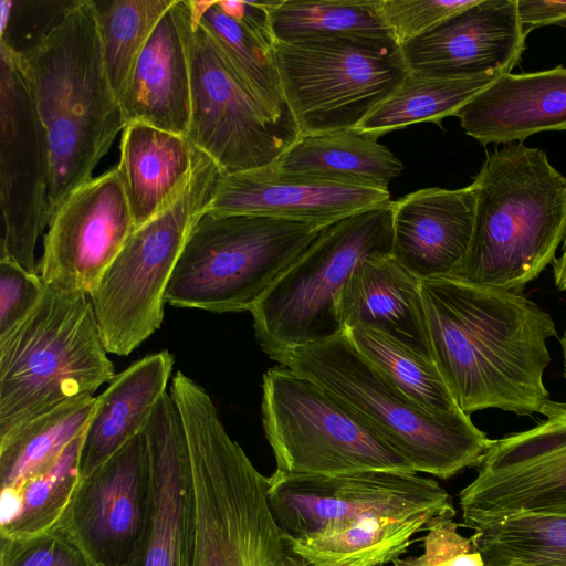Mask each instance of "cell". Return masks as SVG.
Instances as JSON below:
<instances>
[{
	"label": "cell",
	"mask_w": 566,
	"mask_h": 566,
	"mask_svg": "<svg viewBox=\"0 0 566 566\" xmlns=\"http://www.w3.org/2000/svg\"><path fill=\"white\" fill-rule=\"evenodd\" d=\"M421 291L432 358L460 410L541 413L552 316L522 293L450 276Z\"/></svg>",
	"instance_id": "obj_1"
},
{
	"label": "cell",
	"mask_w": 566,
	"mask_h": 566,
	"mask_svg": "<svg viewBox=\"0 0 566 566\" xmlns=\"http://www.w3.org/2000/svg\"><path fill=\"white\" fill-rule=\"evenodd\" d=\"M18 56L48 139L49 224L59 205L93 178L125 127L103 61L94 0H75L40 44Z\"/></svg>",
	"instance_id": "obj_2"
},
{
	"label": "cell",
	"mask_w": 566,
	"mask_h": 566,
	"mask_svg": "<svg viewBox=\"0 0 566 566\" xmlns=\"http://www.w3.org/2000/svg\"><path fill=\"white\" fill-rule=\"evenodd\" d=\"M193 489L189 566H312L293 549L271 511L269 478L227 432L209 394L188 384L174 394Z\"/></svg>",
	"instance_id": "obj_3"
},
{
	"label": "cell",
	"mask_w": 566,
	"mask_h": 566,
	"mask_svg": "<svg viewBox=\"0 0 566 566\" xmlns=\"http://www.w3.org/2000/svg\"><path fill=\"white\" fill-rule=\"evenodd\" d=\"M471 185L472 239L450 277L522 293L565 240L566 177L544 150L511 143L486 157Z\"/></svg>",
	"instance_id": "obj_4"
},
{
	"label": "cell",
	"mask_w": 566,
	"mask_h": 566,
	"mask_svg": "<svg viewBox=\"0 0 566 566\" xmlns=\"http://www.w3.org/2000/svg\"><path fill=\"white\" fill-rule=\"evenodd\" d=\"M268 356L328 390L417 473L449 479L480 465L493 442L461 410L433 413L421 407L364 357L344 332Z\"/></svg>",
	"instance_id": "obj_5"
},
{
	"label": "cell",
	"mask_w": 566,
	"mask_h": 566,
	"mask_svg": "<svg viewBox=\"0 0 566 566\" xmlns=\"http://www.w3.org/2000/svg\"><path fill=\"white\" fill-rule=\"evenodd\" d=\"M115 376L90 295L46 286L32 313L0 339V439L93 396Z\"/></svg>",
	"instance_id": "obj_6"
},
{
	"label": "cell",
	"mask_w": 566,
	"mask_h": 566,
	"mask_svg": "<svg viewBox=\"0 0 566 566\" xmlns=\"http://www.w3.org/2000/svg\"><path fill=\"white\" fill-rule=\"evenodd\" d=\"M326 227L205 211L180 252L165 303L213 313L251 311Z\"/></svg>",
	"instance_id": "obj_7"
},
{
	"label": "cell",
	"mask_w": 566,
	"mask_h": 566,
	"mask_svg": "<svg viewBox=\"0 0 566 566\" xmlns=\"http://www.w3.org/2000/svg\"><path fill=\"white\" fill-rule=\"evenodd\" d=\"M392 201L361 210L324 230L250 311L268 355L340 333L338 303L356 268L391 255Z\"/></svg>",
	"instance_id": "obj_8"
},
{
	"label": "cell",
	"mask_w": 566,
	"mask_h": 566,
	"mask_svg": "<svg viewBox=\"0 0 566 566\" xmlns=\"http://www.w3.org/2000/svg\"><path fill=\"white\" fill-rule=\"evenodd\" d=\"M222 170L197 148L178 199L136 228L90 297L107 353L125 356L161 325L165 292L190 230L210 205Z\"/></svg>",
	"instance_id": "obj_9"
},
{
	"label": "cell",
	"mask_w": 566,
	"mask_h": 566,
	"mask_svg": "<svg viewBox=\"0 0 566 566\" xmlns=\"http://www.w3.org/2000/svg\"><path fill=\"white\" fill-rule=\"evenodd\" d=\"M262 389V422L275 458V472L417 473L352 409L310 378L277 366L263 375Z\"/></svg>",
	"instance_id": "obj_10"
},
{
	"label": "cell",
	"mask_w": 566,
	"mask_h": 566,
	"mask_svg": "<svg viewBox=\"0 0 566 566\" xmlns=\"http://www.w3.org/2000/svg\"><path fill=\"white\" fill-rule=\"evenodd\" d=\"M274 56L300 136L355 128L409 73L392 38L275 42Z\"/></svg>",
	"instance_id": "obj_11"
},
{
	"label": "cell",
	"mask_w": 566,
	"mask_h": 566,
	"mask_svg": "<svg viewBox=\"0 0 566 566\" xmlns=\"http://www.w3.org/2000/svg\"><path fill=\"white\" fill-rule=\"evenodd\" d=\"M190 78L187 137L223 174L274 164L300 137L247 87L202 24L190 40Z\"/></svg>",
	"instance_id": "obj_12"
},
{
	"label": "cell",
	"mask_w": 566,
	"mask_h": 566,
	"mask_svg": "<svg viewBox=\"0 0 566 566\" xmlns=\"http://www.w3.org/2000/svg\"><path fill=\"white\" fill-rule=\"evenodd\" d=\"M268 497L277 526L290 541L374 516L455 515L449 493L437 481L400 471L333 475L274 471Z\"/></svg>",
	"instance_id": "obj_13"
},
{
	"label": "cell",
	"mask_w": 566,
	"mask_h": 566,
	"mask_svg": "<svg viewBox=\"0 0 566 566\" xmlns=\"http://www.w3.org/2000/svg\"><path fill=\"white\" fill-rule=\"evenodd\" d=\"M545 420L493 440L476 478L460 493L473 530L517 515L566 517V402L549 400Z\"/></svg>",
	"instance_id": "obj_14"
},
{
	"label": "cell",
	"mask_w": 566,
	"mask_h": 566,
	"mask_svg": "<svg viewBox=\"0 0 566 566\" xmlns=\"http://www.w3.org/2000/svg\"><path fill=\"white\" fill-rule=\"evenodd\" d=\"M50 157L19 56L0 44V254L38 272L35 248L48 228Z\"/></svg>",
	"instance_id": "obj_15"
},
{
	"label": "cell",
	"mask_w": 566,
	"mask_h": 566,
	"mask_svg": "<svg viewBox=\"0 0 566 566\" xmlns=\"http://www.w3.org/2000/svg\"><path fill=\"white\" fill-rule=\"evenodd\" d=\"M135 229L114 167L73 190L55 209L38 272L46 286L91 295Z\"/></svg>",
	"instance_id": "obj_16"
},
{
	"label": "cell",
	"mask_w": 566,
	"mask_h": 566,
	"mask_svg": "<svg viewBox=\"0 0 566 566\" xmlns=\"http://www.w3.org/2000/svg\"><path fill=\"white\" fill-rule=\"evenodd\" d=\"M150 468L144 433L82 479L61 526L92 566H125L144 532Z\"/></svg>",
	"instance_id": "obj_17"
},
{
	"label": "cell",
	"mask_w": 566,
	"mask_h": 566,
	"mask_svg": "<svg viewBox=\"0 0 566 566\" xmlns=\"http://www.w3.org/2000/svg\"><path fill=\"white\" fill-rule=\"evenodd\" d=\"M150 497L143 535L125 566H189L193 489L187 438L178 408L166 392L144 430Z\"/></svg>",
	"instance_id": "obj_18"
},
{
	"label": "cell",
	"mask_w": 566,
	"mask_h": 566,
	"mask_svg": "<svg viewBox=\"0 0 566 566\" xmlns=\"http://www.w3.org/2000/svg\"><path fill=\"white\" fill-rule=\"evenodd\" d=\"M525 39L517 0H476L400 48L409 72L475 77L510 73L522 57Z\"/></svg>",
	"instance_id": "obj_19"
},
{
	"label": "cell",
	"mask_w": 566,
	"mask_h": 566,
	"mask_svg": "<svg viewBox=\"0 0 566 566\" xmlns=\"http://www.w3.org/2000/svg\"><path fill=\"white\" fill-rule=\"evenodd\" d=\"M389 201L390 193L386 190L285 175L271 164L222 174L206 211L329 226Z\"/></svg>",
	"instance_id": "obj_20"
},
{
	"label": "cell",
	"mask_w": 566,
	"mask_h": 566,
	"mask_svg": "<svg viewBox=\"0 0 566 566\" xmlns=\"http://www.w3.org/2000/svg\"><path fill=\"white\" fill-rule=\"evenodd\" d=\"M192 31L188 0H175L142 50L119 98L125 125L142 123L187 136Z\"/></svg>",
	"instance_id": "obj_21"
},
{
	"label": "cell",
	"mask_w": 566,
	"mask_h": 566,
	"mask_svg": "<svg viewBox=\"0 0 566 566\" xmlns=\"http://www.w3.org/2000/svg\"><path fill=\"white\" fill-rule=\"evenodd\" d=\"M475 203L472 185L419 189L392 201L391 255L421 281L450 276L468 252Z\"/></svg>",
	"instance_id": "obj_22"
},
{
	"label": "cell",
	"mask_w": 566,
	"mask_h": 566,
	"mask_svg": "<svg viewBox=\"0 0 566 566\" xmlns=\"http://www.w3.org/2000/svg\"><path fill=\"white\" fill-rule=\"evenodd\" d=\"M483 146L523 143L546 130H566V67L504 73L454 115Z\"/></svg>",
	"instance_id": "obj_23"
},
{
	"label": "cell",
	"mask_w": 566,
	"mask_h": 566,
	"mask_svg": "<svg viewBox=\"0 0 566 566\" xmlns=\"http://www.w3.org/2000/svg\"><path fill=\"white\" fill-rule=\"evenodd\" d=\"M421 282L392 255L364 261L340 294L343 332L369 326L433 361Z\"/></svg>",
	"instance_id": "obj_24"
},
{
	"label": "cell",
	"mask_w": 566,
	"mask_h": 566,
	"mask_svg": "<svg viewBox=\"0 0 566 566\" xmlns=\"http://www.w3.org/2000/svg\"><path fill=\"white\" fill-rule=\"evenodd\" d=\"M172 367L174 356L167 350L147 355L117 374L96 397L83 434L81 480L144 432L155 407L167 392Z\"/></svg>",
	"instance_id": "obj_25"
},
{
	"label": "cell",
	"mask_w": 566,
	"mask_h": 566,
	"mask_svg": "<svg viewBox=\"0 0 566 566\" xmlns=\"http://www.w3.org/2000/svg\"><path fill=\"white\" fill-rule=\"evenodd\" d=\"M116 166L136 228L170 205L187 187L197 148L186 135L142 123L125 125Z\"/></svg>",
	"instance_id": "obj_26"
},
{
	"label": "cell",
	"mask_w": 566,
	"mask_h": 566,
	"mask_svg": "<svg viewBox=\"0 0 566 566\" xmlns=\"http://www.w3.org/2000/svg\"><path fill=\"white\" fill-rule=\"evenodd\" d=\"M377 140L355 128L304 135L274 166L285 175L389 191L403 165Z\"/></svg>",
	"instance_id": "obj_27"
},
{
	"label": "cell",
	"mask_w": 566,
	"mask_h": 566,
	"mask_svg": "<svg viewBox=\"0 0 566 566\" xmlns=\"http://www.w3.org/2000/svg\"><path fill=\"white\" fill-rule=\"evenodd\" d=\"M437 516H374L340 524L291 541L293 549L312 566H382L399 558Z\"/></svg>",
	"instance_id": "obj_28"
},
{
	"label": "cell",
	"mask_w": 566,
	"mask_h": 566,
	"mask_svg": "<svg viewBox=\"0 0 566 566\" xmlns=\"http://www.w3.org/2000/svg\"><path fill=\"white\" fill-rule=\"evenodd\" d=\"M83 434L52 464L17 486L1 490L0 537L24 538L61 526L81 482Z\"/></svg>",
	"instance_id": "obj_29"
},
{
	"label": "cell",
	"mask_w": 566,
	"mask_h": 566,
	"mask_svg": "<svg viewBox=\"0 0 566 566\" xmlns=\"http://www.w3.org/2000/svg\"><path fill=\"white\" fill-rule=\"evenodd\" d=\"M500 75L434 77L409 72L401 84L355 129L378 139L421 122L440 125Z\"/></svg>",
	"instance_id": "obj_30"
},
{
	"label": "cell",
	"mask_w": 566,
	"mask_h": 566,
	"mask_svg": "<svg viewBox=\"0 0 566 566\" xmlns=\"http://www.w3.org/2000/svg\"><path fill=\"white\" fill-rule=\"evenodd\" d=\"M96 398L62 405L0 439V489H10L56 461L84 433Z\"/></svg>",
	"instance_id": "obj_31"
},
{
	"label": "cell",
	"mask_w": 566,
	"mask_h": 566,
	"mask_svg": "<svg viewBox=\"0 0 566 566\" xmlns=\"http://www.w3.org/2000/svg\"><path fill=\"white\" fill-rule=\"evenodd\" d=\"M275 42L367 36L392 38L380 10L379 0L268 1Z\"/></svg>",
	"instance_id": "obj_32"
},
{
	"label": "cell",
	"mask_w": 566,
	"mask_h": 566,
	"mask_svg": "<svg viewBox=\"0 0 566 566\" xmlns=\"http://www.w3.org/2000/svg\"><path fill=\"white\" fill-rule=\"evenodd\" d=\"M200 24L255 97L281 123L298 130L283 94L274 50L265 48L249 30L222 12L217 1L205 13Z\"/></svg>",
	"instance_id": "obj_33"
},
{
	"label": "cell",
	"mask_w": 566,
	"mask_h": 566,
	"mask_svg": "<svg viewBox=\"0 0 566 566\" xmlns=\"http://www.w3.org/2000/svg\"><path fill=\"white\" fill-rule=\"evenodd\" d=\"M471 537L484 566H566V517L512 516Z\"/></svg>",
	"instance_id": "obj_34"
},
{
	"label": "cell",
	"mask_w": 566,
	"mask_h": 566,
	"mask_svg": "<svg viewBox=\"0 0 566 566\" xmlns=\"http://www.w3.org/2000/svg\"><path fill=\"white\" fill-rule=\"evenodd\" d=\"M344 333L353 346L402 391L433 413L460 411L434 361L365 325Z\"/></svg>",
	"instance_id": "obj_35"
},
{
	"label": "cell",
	"mask_w": 566,
	"mask_h": 566,
	"mask_svg": "<svg viewBox=\"0 0 566 566\" xmlns=\"http://www.w3.org/2000/svg\"><path fill=\"white\" fill-rule=\"evenodd\" d=\"M175 0H94L102 55L118 101L150 34Z\"/></svg>",
	"instance_id": "obj_36"
},
{
	"label": "cell",
	"mask_w": 566,
	"mask_h": 566,
	"mask_svg": "<svg viewBox=\"0 0 566 566\" xmlns=\"http://www.w3.org/2000/svg\"><path fill=\"white\" fill-rule=\"evenodd\" d=\"M75 0L0 1V44L22 54L40 44Z\"/></svg>",
	"instance_id": "obj_37"
},
{
	"label": "cell",
	"mask_w": 566,
	"mask_h": 566,
	"mask_svg": "<svg viewBox=\"0 0 566 566\" xmlns=\"http://www.w3.org/2000/svg\"><path fill=\"white\" fill-rule=\"evenodd\" d=\"M0 566H92L62 526L24 537H0Z\"/></svg>",
	"instance_id": "obj_38"
},
{
	"label": "cell",
	"mask_w": 566,
	"mask_h": 566,
	"mask_svg": "<svg viewBox=\"0 0 566 566\" xmlns=\"http://www.w3.org/2000/svg\"><path fill=\"white\" fill-rule=\"evenodd\" d=\"M459 524L450 515L433 516L427 524L423 552L418 556L397 558L394 566H484L472 537L458 533Z\"/></svg>",
	"instance_id": "obj_39"
},
{
	"label": "cell",
	"mask_w": 566,
	"mask_h": 566,
	"mask_svg": "<svg viewBox=\"0 0 566 566\" xmlns=\"http://www.w3.org/2000/svg\"><path fill=\"white\" fill-rule=\"evenodd\" d=\"M476 0H379L380 13L401 46L427 33Z\"/></svg>",
	"instance_id": "obj_40"
},
{
	"label": "cell",
	"mask_w": 566,
	"mask_h": 566,
	"mask_svg": "<svg viewBox=\"0 0 566 566\" xmlns=\"http://www.w3.org/2000/svg\"><path fill=\"white\" fill-rule=\"evenodd\" d=\"M39 273L0 254V339L19 326L36 307L45 292Z\"/></svg>",
	"instance_id": "obj_41"
},
{
	"label": "cell",
	"mask_w": 566,
	"mask_h": 566,
	"mask_svg": "<svg viewBox=\"0 0 566 566\" xmlns=\"http://www.w3.org/2000/svg\"><path fill=\"white\" fill-rule=\"evenodd\" d=\"M217 6L227 15L249 30L265 48L274 50V36L268 2L218 0Z\"/></svg>",
	"instance_id": "obj_42"
},
{
	"label": "cell",
	"mask_w": 566,
	"mask_h": 566,
	"mask_svg": "<svg viewBox=\"0 0 566 566\" xmlns=\"http://www.w3.org/2000/svg\"><path fill=\"white\" fill-rule=\"evenodd\" d=\"M517 12L526 35L534 29L545 25L566 27V1L517 0Z\"/></svg>",
	"instance_id": "obj_43"
},
{
	"label": "cell",
	"mask_w": 566,
	"mask_h": 566,
	"mask_svg": "<svg viewBox=\"0 0 566 566\" xmlns=\"http://www.w3.org/2000/svg\"><path fill=\"white\" fill-rule=\"evenodd\" d=\"M553 273L555 286L559 291H566V247L562 248V253L553 262Z\"/></svg>",
	"instance_id": "obj_44"
},
{
	"label": "cell",
	"mask_w": 566,
	"mask_h": 566,
	"mask_svg": "<svg viewBox=\"0 0 566 566\" xmlns=\"http://www.w3.org/2000/svg\"><path fill=\"white\" fill-rule=\"evenodd\" d=\"M213 2L214 1L188 0L192 22V30L197 29V27L200 24L202 17L208 11V9L213 4Z\"/></svg>",
	"instance_id": "obj_45"
},
{
	"label": "cell",
	"mask_w": 566,
	"mask_h": 566,
	"mask_svg": "<svg viewBox=\"0 0 566 566\" xmlns=\"http://www.w3.org/2000/svg\"><path fill=\"white\" fill-rule=\"evenodd\" d=\"M560 346H562L563 359H564V376L566 378V329L564 331V334L560 337Z\"/></svg>",
	"instance_id": "obj_46"
},
{
	"label": "cell",
	"mask_w": 566,
	"mask_h": 566,
	"mask_svg": "<svg viewBox=\"0 0 566 566\" xmlns=\"http://www.w3.org/2000/svg\"><path fill=\"white\" fill-rule=\"evenodd\" d=\"M563 247H566V237H565V240L563 242Z\"/></svg>",
	"instance_id": "obj_47"
}]
</instances>
